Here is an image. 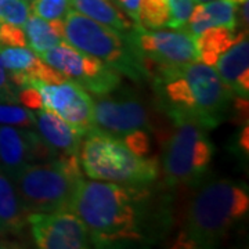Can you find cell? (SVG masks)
<instances>
[{"mask_svg": "<svg viewBox=\"0 0 249 249\" xmlns=\"http://www.w3.org/2000/svg\"><path fill=\"white\" fill-rule=\"evenodd\" d=\"M0 45L25 47L27 37L24 28L13 24H0Z\"/></svg>", "mask_w": 249, "mask_h": 249, "instance_id": "cell-27", "label": "cell"}, {"mask_svg": "<svg viewBox=\"0 0 249 249\" xmlns=\"http://www.w3.org/2000/svg\"><path fill=\"white\" fill-rule=\"evenodd\" d=\"M35 245L40 249H86L93 247L86 226L72 212L28 214Z\"/></svg>", "mask_w": 249, "mask_h": 249, "instance_id": "cell-12", "label": "cell"}, {"mask_svg": "<svg viewBox=\"0 0 249 249\" xmlns=\"http://www.w3.org/2000/svg\"><path fill=\"white\" fill-rule=\"evenodd\" d=\"M71 9L121 32H130L137 25L114 0H71Z\"/></svg>", "mask_w": 249, "mask_h": 249, "instance_id": "cell-19", "label": "cell"}, {"mask_svg": "<svg viewBox=\"0 0 249 249\" xmlns=\"http://www.w3.org/2000/svg\"><path fill=\"white\" fill-rule=\"evenodd\" d=\"M216 71L226 86L237 97L248 98L249 94V43L242 37L223 53L216 62Z\"/></svg>", "mask_w": 249, "mask_h": 249, "instance_id": "cell-15", "label": "cell"}, {"mask_svg": "<svg viewBox=\"0 0 249 249\" xmlns=\"http://www.w3.org/2000/svg\"><path fill=\"white\" fill-rule=\"evenodd\" d=\"M169 3V22L168 27L173 29L181 28L190 17L196 6L194 0H168Z\"/></svg>", "mask_w": 249, "mask_h": 249, "instance_id": "cell-25", "label": "cell"}, {"mask_svg": "<svg viewBox=\"0 0 249 249\" xmlns=\"http://www.w3.org/2000/svg\"><path fill=\"white\" fill-rule=\"evenodd\" d=\"M173 130L166 139L162 157L165 184L196 186L208 173L213 158V145L206 129L184 118L170 119Z\"/></svg>", "mask_w": 249, "mask_h": 249, "instance_id": "cell-7", "label": "cell"}, {"mask_svg": "<svg viewBox=\"0 0 249 249\" xmlns=\"http://www.w3.org/2000/svg\"><path fill=\"white\" fill-rule=\"evenodd\" d=\"M82 176L79 155H58L29 163L11 180L28 213L70 212L72 196Z\"/></svg>", "mask_w": 249, "mask_h": 249, "instance_id": "cell-5", "label": "cell"}, {"mask_svg": "<svg viewBox=\"0 0 249 249\" xmlns=\"http://www.w3.org/2000/svg\"><path fill=\"white\" fill-rule=\"evenodd\" d=\"M245 36H248V31L237 34L235 29L226 27L209 28L194 37L196 60L205 65L214 67L219 57Z\"/></svg>", "mask_w": 249, "mask_h": 249, "instance_id": "cell-17", "label": "cell"}, {"mask_svg": "<svg viewBox=\"0 0 249 249\" xmlns=\"http://www.w3.org/2000/svg\"><path fill=\"white\" fill-rule=\"evenodd\" d=\"M34 114L35 130L55 157L71 154L79 155L80 144L85 134L46 108L36 109Z\"/></svg>", "mask_w": 249, "mask_h": 249, "instance_id": "cell-14", "label": "cell"}, {"mask_svg": "<svg viewBox=\"0 0 249 249\" xmlns=\"http://www.w3.org/2000/svg\"><path fill=\"white\" fill-rule=\"evenodd\" d=\"M229 1H231L234 4H241V3H244L245 0H229Z\"/></svg>", "mask_w": 249, "mask_h": 249, "instance_id": "cell-34", "label": "cell"}, {"mask_svg": "<svg viewBox=\"0 0 249 249\" xmlns=\"http://www.w3.org/2000/svg\"><path fill=\"white\" fill-rule=\"evenodd\" d=\"M28 1H31V0H28Z\"/></svg>", "mask_w": 249, "mask_h": 249, "instance_id": "cell-36", "label": "cell"}, {"mask_svg": "<svg viewBox=\"0 0 249 249\" xmlns=\"http://www.w3.org/2000/svg\"><path fill=\"white\" fill-rule=\"evenodd\" d=\"M31 14L28 0H0V24L24 27Z\"/></svg>", "mask_w": 249, "mask_h": 249, "instance_id": "cell-23", "label": "cell"}, {"mask_svg": "<svg viewBox=\"0 0 249 249\" xmlns=\"http://www.w3.org/2000/svg\"><path fill=\"white\" fill-rule=\"evenodd\" d=\"M0 103L1 104H19L18 89L10 80V76L0 62Z\"/></svg>", "mask_w": 249, "mask_h": 249, "instance_id": "cell-28", "label": "cell"}, {"mask_svg": "<svg viewBox=\"0 0 249 249\" xmlns=\"http://www.w3.org/2000/svg\"><path fill=\"white\" fill-rule=\"evenodd\" d=\"M55 158L35 129L0 124V170L10 178L29 163Z\"/></svg>", "mask_w": 249, "mask_h": 249, "instance_id": "cell-13", "label": "cell"}, {"mask_svg": "<svg viewBox=\"0 0 249 249\" xmlns=\"http://www.w3.org/2000/svg\"><path fill=\"white\" fill-rule=\"evenodd\" d=\"M238 145H240L242 154L248 155V152H249V126H248V124H245V127L242 129L240 137H238Z\"/></svg>", "mask_w": 249, "mask_h": 249, "instance_id": "cell-31", "label": "cell"}, {"mask_svg": "<svg viewBox=\"0 0 249 249\" xmlns=\"http://www.w3.org/2000/svg\"><path fill=\"white\" fill-rule=\"evenodd\" d=\"M79 160L82 169L93 180L127 186H152L160 178L158 160L136 155L121 137L97 127L85 134Z\"/></svg>", "mask_w": 249, "mask_h": 249, "instance_id": "cell-4", "label": "cell"}, {"mask_svg": "<svg viewBox=\"0 0 249 249\" xmlns=\"http://www.w3.org/2000/svg\"><path fill=\"white\" fill-rule=\"evenodd\" d=\"M196 3H206V1H211V0H194Z\"/></svg>", "mask_w": 249, "mask_h": 249, "instance_id": "cell-35", "label": "cell"}, {"mask_svg": "<svg viewBox=\"0 0 249 249\" xmlns=\"http://www.w3.org/2000/svg\"><path fill=\"white\" fill-rule=\"evenodd\" d=\"M241 21L242 24L245 25V29H248V24H249V17H248V11H249V0H245L244 3H241Z\"/></svg>", "mask_w": 249, "mask_h": 249, "instance_id": "cell-32", "label": "cell"}, {"mask_svg": "<svg viewBox=\"0 0 249 249\" xmlns=\"http://www.w3.org/2000/svg\"><path fill=\"white\" fill-rule=\"evenodd\" d=\"M0 124L35 129V114L32 109L19 107L18 104L0 103Z\"/></svg>", "mask_w": 249, "mask_h": 249, "instance_id": "cell-22", "label": "cell"}, {"mask_svg": "<svg viewBox=\"0 0 249 249\" xmlns=\"http://www.w3.org/2000/svg\"><path fill=\"white\" fill-rule=\"evenodd\" d=\"M168 0H140L137 24L145 29H160L169 22Z\"/></svg>", "mask_w": 249, "mask_h": 249, "instance_id": "cell-20", "label": "cell"}, {"mask_svg": "<svg viewBox=\"0 0 249 249\" xmlns=\"http://www.w3.org/2000/svg\"><path fill=\"white\" fill-rule=\"evenodd\" d=\"M37 55L67 79L78 83L96 97L111 93L122 82V75L114 68L96 57L72 47L67 42Z\"/></svg>", "mask_w": 249, "mask_h": 249, "instance_id": "cell-9", "label": "cell"}, {"mask_svg": "<svg viewBox=\"0 0 249 249\" xmlns=\"http://www.w3.org/2000/svg\"><path fill=\"white\" fill-rule=\"evenodd\" d=\"M114 1L116 3V6L133 21L134 24H137L140 0H114Z\"/></svg>", "mask_w": 249, "mask_h": 249, "instance_id": "cell-30", "label": "cell"}, {"mask_svg": "<svg viewBox=\"0 0 249 249\" xmlns=\"http://www.w3.org/2000/svg\"><path fill=\"white\" fill-rule=\"evenodd\" d=\"M64 29L65 42L72 47L101 60L134 82L148 79L129 32L100 24L72 9L64 17Z\"/></svg>", "mask_w": 249, "mask_h": 249, "instance_id": "cell-6", "label": "cell"}, {"mask_svg": "<svg viewBox=\"0 0 249 249\" xmlns=\"http://www.w3.org/2000/svg\"><path fill=\"white\" fill-rule=\"evenodd\" d=\"M212 27L237 28V4L229 0H211L202 3Z\"/></svg>", "mask_w": 249, "mask_h": 249, "instance_id": "cell-21", "label": "cell"}, {"mask_svg": "<svg viewBox=\"0 0 249 249\" xmlns=\"http://www.w3.org/2000/svg\"><path fill=\"white\" fill-rule=\"evenodd\" d=\"M18 98H19V104H22L24 107L29 108L32 111L43 108L40 93L34 85H29L18 90Z\"/></svg>", "mask_w": 249, "mask_h": 249, "instance_id": "cell-29", "label": "cell"}, {"mask_svg": "<svg viewBox=\"0 0 249 249\" xmlns=\"http://www.w3.org/2000/svg\"><path fill=\"white\" fill-rule=\"evenodd\" d=\"M31 11L45 19H62L71 10V0H32Z\"/></svg>", "mask_w": 249, "mask_h": 249, "instance_id": "cell-24", "label": "cell"}, {"mask_svg": "<svg viewBox=\"0 0 249 249\" xmlns=\"http://www.w3.org/2000/svg\"><path fill=\"white\" fill-rule=\"evenodd\" d=\"M129 35L142 58L148 79L162 70L178 68L198 61L194 37L183 29L155 31L137 24Z\"/></svg>", "mask_w": 249, "mask_h": 249, "instance_id": "cell-8", "label": "cell"}, {"mask_svg": "<svg viewBox=\"0 0 249 249\" xmlns=\"http://www.w3.org/2000/svg\"><path fill=\"white\" fill-rule=\"evenodd\" d=\"M70 212L89 231L93 247L109 248L152 242L166 227V208L155 201L151 186H127L82 178Z\"/></svg>", "mask_w": 249, "mask_h": 249, "instance_id": "cell-1", "label": "cell"}, {"mask_svg": "<svg viewBox=\"0 0 249 249\" xmlns=\"http://www.w3.org/2000/svg\"><path fill=\"white\" fill-rule=\"evenodd\" d=\"M28 214L13 180L0 170V234H21L27 229Z\"/></svg>", "mask_w": 249, "mask_h": 249, "instance_id": "cell-16", "label": "cell"}, {"mask_svg": "<svg viewBox=\"0 0 249 249\" xmlns=\"http://www.w3.org/2000/svg\"><path fill=\"white\" fill-rule=\"evenodd\" d=\"M31 85L39 90L43 108L57 114L83 134L96 129L94 100L78 83L65 80L57 85H49L35 80Z\"/></svg>", "mask_w": 249, "mask_h": 249, "instance_id": "cell-11", "label": "cell"}, {"mask_svg": "<svg viewBox=\"0 0 249 249\" xmlns=\"http://www.w3.org/2000/svg\"><path fill=\"white\" fill-rule=\"evenodd\" d=\"M94 124L100 130L122 137L134 130H155L151 111L145 101L121 85L94 101Z\"/></svg>", "mask_w": 249, "mask_h": 249, "instance_id": "cell-10", "label": "cell"}, {"mask_svg": "<svg viewBox=\"0 0 249 249\" xmlns=\"http://www.w3.org/2000/svg\"><path fill=\"white\" fill-rule=\"evenodd\" d=\"M22 28L27 37V46L36 54L43 53L65 42L64 18L45 19L32 13Z\"/></svg>", "mask_w": 249, "mask_h": 249, "instance_id": "cell-18", "label": "cell"}, {"mask_svg": "<svg viewBox=\"0 0 249 249\" xmlns=\"http://www.w3.org/2000/svg\"><path fill=\"white\" fill-rule=\"evenodd\" d=\"M249 212L248 187L227 178L201 187L186 212L178 247L213 248Z\"/></svg>", "mask_w": 249, "mask_h": 249, "instance_id": "cell-3", "label": "cell"}, {"mask_svg": "<svg viewBox=\"0 0 249 249\" xmlns=\"http://www.w3.org/2000/svg\"><path fill=\"white\" fill-rule=\"evenodd\" d=\"M6 242H7V241H6V237L0 234V247H3V244H6Z\"/></svg>", "mask_w": 249, "mask_h": 249, "instance_id": "cell-33", "label": "cell"}, {"mask_svg": "<svg viewBox=\"0 0 249 249\" xmlns=\"http://www.w3.org/2000/svg\"><path fill=\"white\" fill-rule=\"evenodd\" d=\"M150 80L160 107L170 119H190L211 130L222 124L231 108L232 91L214 67L202 62L162 70Z\"/></svg>", "mask_w": 249, "mask_h": 249, "instance_id": "cell-2", "label": "cell"}, {"mask_svg": "<svg viewBox=\"0 0 249 249\" xmlns=\"http://www.w3.org/2000/svg\"><path fill=\"white\" fill-rule=\"evenodd\" d=\"M124 144L139 157H147L151 152V140L147 130H134L121 137Z\"/></svg>", "mask_w": 249, "mask_h": 249, "instance_id": "cell-26", "label": "cell"}]
</instances>
